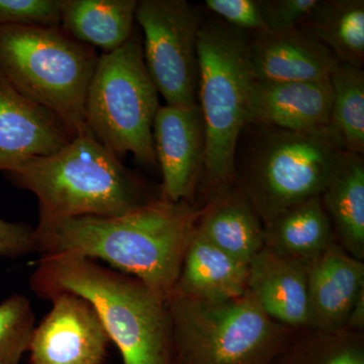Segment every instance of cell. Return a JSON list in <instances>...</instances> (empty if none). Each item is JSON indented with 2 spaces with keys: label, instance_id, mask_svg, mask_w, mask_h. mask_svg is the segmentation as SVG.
Returning a JSON list of instances; mask_svg holds the SVG:
<instances>
[{
  "label": "cell",
  "instance_id": "obj_23",
  "mask_svg": "<svg viewBox=\"0 0 364 364\" xmlns=\"http://www.w3.org/2000/svg\"><path fill=\"white\" fill-rule=\"evenodd\" d=\"M330 81L332 109L328 129L347 152L364 154V71L339 63Z\"/></svg>",
  "mask_w": 364,
  "mask_h": 364
},
{
  "label": "cell",
  "instance_id": "obj_4",
  "mask_svg": "<svg viewBox=\"0 0 364 364\" xmlns=\"http://www.w3.org/2000/svg\"><path fill=\"white\" fill-rule=\"evenodd\" d=\"M235 162L236 183L263 224L294 205L318 198L332 181L347 151L329 129L298 132L246 124Z\"/></svg>",
  "mask_w": 364,
  "mask_h": 364
},
{
  "label": "cell",
  "instance_id": "obj_28",
  "mask_svg": "<svg viewBox=\"0 0 364 364\" xmlns=\"http://www.w3.org/2000/svg\"><path fill=\"white\" fill-rule=\"evenodd\" d=\"M205 6L227 25L243 32L267 31L261 16L259 0H205Z\"/></svg>",
  "mask_w": 364,
  "mask_h": 364
},
{
  "label": "cell",
  "instance_id": "obj_17",
  "mask_svg": "<svg viewBox=\"0 0 364 364\" xmlns=\"http://www.w3.org/2000/svg\"><path fill=\"white\" fill-rule=\"evenodd\" d=\"M247 277L248 265L218 248L196 227L173 294L205 301L237 298L247 291Z\"/></svg>",
  "mask_w": 364,
  "mask_h": 364
},
{
  "label": "cell",
  "instance_id": "obj_22",
  "mask_svg": "<svg viewBox=\"0 0 364 364\" xmlns=\"http://www.w3.org/2000/svg\"><path fill=\"white\" fill-rule=\"evenodd\" d=\"M301 28L325 45L340 63L363 69V0H320Z\"/></svg>",
  "mask_w": 364,
  "mask_h": 364
},
{
  "label": "cell",
  "instance_id": "obj_30",
  "mask_svg": "<svg viewBox=\"0 0 364 364\" xmlns=\"http://www.w3.org/2000/svg\"><path fill=\"white\" fill-rule=\"evenodd\" d=\"M345 329L363 333L364 329V291L359 294L355 303L352 306Z\"/></svg>",
  "mask_w": 364,
  "mask_h": 364
},
{
  "label": "cell",
  "instance_id": "obj_25",
  "mask_svg": "<svg viewBox=\"0 0 364 364\" xmlns=\"http://www.w3.org/2000/svg\"><path fill=\"white\" fill-rule=\"evenodd\" d=\"M35 314L23 294H14L0 303V364H20L28 351Z\"/></svg>",
  "mask_w": 364,
  "mask_h": 364
},
{
  "label": "cell",
  "instance_id": "obj_15",
  "mask_svg": "<svg viewBox=\"0 0 364 364\" xmlns=\"http://www.w3.org/2000/svg\"><path fill=\"white\" fill-rule=\"evenodd\" d=\"M364 291L363 261L332 244L309 264V328L316 331L345 329L352 306Z\"/></svg>",
  "mask_w": 364,
  "mask_h": 364
},
{
  "label": "cell",
  "instance_id": "obj_26",
  "mask_svg": "<svg viewBox=\"0 0 364 364\" xmlns=\"http://www.w3.org/2000/svg\"><path fill=\"white\" fill-rule=\"evenodd\" d=\"M63 0H0V26L60 28Z\"/></svg>",
  "mask_w": 364,
  "mask_h": 364
},
{
  "label": "cell",
  "instance_id": "obj_7",
  "mask_svg": "<svg viewBox=\"0 0 364 364\" xmlns=\"http://www.w3.org/2000/svg\"><path fill=\"white\" fill-rule=\"evenodd\" d=\"M100 56L61 28L0 26V72L18 92L59 117L73 136L90 133L88 86Z\"/></svg>",
  "mask_w": 364,
  "mask_h": 364
},
{
  "label": "cell",
  "instance_id": "obj_2",
  "mask_svg": "<svg viewBox=\"0 0 364 364\" xmlns=\"http://www.w3.org/2000/svg\"><path fill=\"white\" fill-rule=\"evenodd\" d=\"M33 293L51 299L70 293L97 312L123 364H172L167 301L140 279L75 255H42Z\"/></svg>",
  "mask_w": 364,
  "mask_h": 364
},
{
  "label": "cell",
  "instance_id": "obj_3",
  "mask_svg": "<svg viewBox=\"0 0 364 364\" xmlns=\"http://www.w3.org/2000/svg\"><path fill=\"white\" fill-rule=\"evenodd\" d=\"M9 181L37 196L40 218L117 217L160 198L147 182L105 148L92 133L62 149L6 172Z\"/></svg>",
  "mask_w": 364,
  "mask_h": 364
},
{
  "label": "cell",
  "instance_id": "obj_12",
  "mask_svg": "<svg viewBox=\"0 0 364 364\" xmlns=\"http://www.w3.org/2000/svg\"><path fill=\"white\" fill-rule=\"evenodd\" d=\"M73 138L58 117L23 97L0 72V171L51 155Z\"/></svg>",
  "mask_w": 364,
  "mask_h": 364
},
{
  "label": "cell",
  "instance_id": "obj_14",
  "mask_svg": "<svg viewBox=\"0 0 364 364\" xmlns=\"http://www.w3.org/2000/svg\"><path fill=\"white\" fill-rule=\"evenodd\" d=\"M249 61L254 80L267 82L330 77L340 62L308 31L249 33Z\"/></svg>",
  "mask_w": 364,
  "mask_h": 364
},
{
  "label": "cell",
  "instance_id": "obj_27",
  "mask_svg": "<svg viewBox=\"0 0 364 364\" xmlns=\"http://www.w3.org/2000/svg\"><path fill=\"white\" fill-rule=\"evenodd\" d=\"M318 4L320 0H259L265 28L273 33L301 28Z\"/></svg>",
  "mask_w": 364,
  "mask_h": 364
},
{
  "label": "cell",
  "instance_id": "obj_10",
  "mask_svg": "<svg viewBox=\"0 0 364 364\" xmlns=\"http://www.w3.org/2000/svg\"><path fill=\"white\" fill-rule=\"evenodd\" d=\"M53 306L33 329L32 364H102L111 343L97 312L70 293L50 299Z\"/></svg>",
  "mask_w": 364,
  "mask_h": 364
},
{
  "label": "cell",
  "instance_id": "obj_16",
  "mask_svg": "<svg viewBox=\"0 0 364 364\" xmlns=\"http://www.w3.org/2000/svg\"><path fill=\"white\" fill-rule=\"evenodd\" d=\"M308 269L263 246L249 262L247 291L275 322L309 328Z\"/></svg>",
  "mask_w": 364,
  "mask_h": 364
},
{
  "label": "cell",
  "instance_id": "obj_9",
  "mask_svg": "<svg viewBox=\"0 0 364 364\" xmlns=\"http://www.w3.org/2000/svg\"><path fill=\"white\" fill-rule=\"evenodd\" d=\"M136 21L143 31L146 68L166 105H198V39L205 18L186 0H141Z\"/></svg>",
  "mask_w": 364,
  "mask_h": 364
},
{
  "label": "cell",
  "instance_id": "obj_29",
  "mask_svg": "<svg viewBox=\"0 0 364 364\" xmlns=\"http://www.w3.org/2000/svg\"><path fill=\"white\" fill-rule=\"evenodd\" d=\"M38 252L35 229L26 223L0 219V257L16 258Z\"/></svg>",
  "mask_w": 364,
  "mask_h": 364
},
{
  "label": "cell",
  "instance_id": "obj_21",
  "mask_svg": "<svg viewBox=\"0 0 364 364\" xmlns=\"http://www.w3.org/2000/svg\"><path fill=\"white\" fill-rule=\"evenodd\" d=\"M337 243L352 257L364 258V157L347 152L320 196Z\"/></svg>",
  "mask_w": 364,
  "mask_h": 364
},
{
  "label": "cell",
  "instance_id": "obj_24",
  "mask_svg": "<svg viewBox=\"0 0 364 364\" xmlns=\"http://www.w3.org/2000/svg\"><path fill=\"white\" fill-rule=\"evenodd\" d=\"M273 364H364L363 333L313 330L291 340Z\"/></svg>",
  "mask_w": 364,
  "mask_h": 364
},
{
  "label": "cell",
  "instance_id": "obj_19",
  "mask_svg": "<svg viewBox=\"0 0 364 364\" xmlns=\"http://www.w3.org/2000/svg\"><path fill=\"white\" fill-rule=\"evenodd\" d=\"M263 230L265 247L306 264L337 242L320 196L287 208L263 224Z\"/></svg>",
  "mask_w": 364,
  "mask_h": 364
},
{
  "label": "cell",
  "instance_id": "obj_6",
  "mask_svg": "<svg viewBox=\"0 0 364 364\" xmlns=\"http://www.w3.org/2000/svg\"><path fill=\"white\" fill-rule=\"evenodd\" d=\"M167 306L172 364H273L293 340L249 291L222 301L173 294Z\"/></svg>",
  "mask_w": 364,
  "mask_h": 364
},
{
  "label": "cell",
  "instance_id": "obj_20",
  "mask_svg": "<svg viewBox=\"0 0 364 364\" xmlns=\"http://www.w3.org/2000/svg\"><path fill=\"white\" fill-rule=\"evenodd\" d=\"M136 0H63L60 28L78 42L109 53L135 30Z\"/></svg>",
  "mask_w": 364,
  "mask_h": 364
},
{
  "label": "cell",
  "instance_id": "obj_5",
  "mask_svg": "<svg viewBox=\"0 0 364 364\" xmlns=\"http://www.w3.org/2000/svg\"><path fill=\"white\" fill-rule=\"evenodd\" d=\"M198 105L205 126L203 177L210 198L236 183L235 157L254 81L249 33L218 18L203 20L198 39Z\"/></svg>",
  "mask_w": 364,
  "mask_h": 364
},
{
  "label": "cell",
  "instance_id": "obj_11",
  "mask_svg": "<svg viewBox=\"0 0 364 364\" xmlns=\"http://www.w3.org/2000/svg\"><path fill=\"white\" fill-rule=\"evenodd\" d=\"M153 142L162 172L160 198L191 203L205 163V126L198 105H160L153 124Z\"/></svg>",
  "mask_w": 364,
  "mask_h": 364
},
{
  "label": "cell",
  "instance_id": "obj_8",
  "mask_svg": "<svg viewBox=\"0 0 364 364\" xmlns=\"http://www.w3.org/2000/svg\"><path fill=\"white\" fill-rule=\"evenodd\" d=\"M159 107L142 38L134 30L126 44L100 55L86 95V124L119 159L132 153L139 161L155 165L153 124Z\"/></svg>",
  "mask_w": 364,
  "mask_h": 364
},
{
  "label": "cell",
  "instance_id": "obj_18",
  "mask_svg": "<svg viewBox=\"0 0 364 364\" xmlns=\"http://www.w3.org/2000/svg\"><path fill=\"white\" fill-rule=\"evenodd\" d=\"M196 228L218 248L246 265L264 246L263 223L236 183L210 198Z\"/></svg>",
  "mask_w": 364,
  "mask_h": 364
},
{
  "label": "cell",
  "instance_id": "obj_1",
  "mask_svg": "<svg viewBox=\"0 0 364 364\" xmlns=\"http://www.w3.org/2000/svg\"><path fill=\"white\" fill-rule=\"evenodd\" d=\"M200 215L191 203L160 198L117 217L40 218L35 229L38 252L105 261L167 301Z\"/></svg>",
  "mask_w": 364,
  "mask_h": 364
},
{
  "label": "cell",
  "instance_id": "obj_13",
  "mask_svg": "<svg viewBox=\"0 0 364 364\" xmlns=\"http://www.w3.org/2000/svg\"><path fill=\"white\" fill-rule=\"evenodd\" d=\"M332 100L330 77L287 82L254 80L246 124L298 132L327 129Z\"/></svg>",
  "mask_w": 364,
  "mask_h": 364
}]
</instances>
